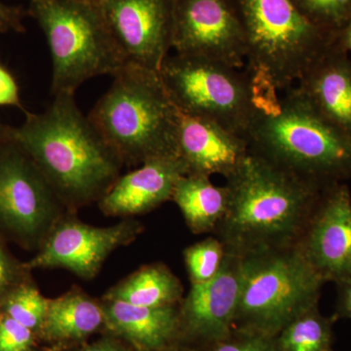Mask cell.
<instances>
[{
  "mask_svg": "<svg viewBox=\"0 0 351 351\" xmlns=\"http://www.w3.org/2000/svg\"><path fill=\"white\" fill-rule=\"evenodd\" d=\"M226 186L228 210L213 235L226 252L241 257L298 246L329 186L302 179L251 152Z\"/></svg>",
  "mask_w": 351,
  "mask_h": 351,
  "instance_id": "1",
  "label": "cell"
},
{
  "mask_svg": "<svg viewBox=\"0 0 351 351\" xmlns=\"http://www.w3.org/2000/svg\"><path fill=\"white\" fill-rule=\"evenodd\" d=\"M43 113L29 115L11 140L31 157L71 212L99 202L124 164L78 108L75 94L55 95Z\"/></svg>",
  "mask_w": 351,
  "mask_h": 351,
  "instance_id": "2",
  "label": "cell"
},
{
  "mask_svg": "<svg viewBox=\"0 0 351 351\" xmlns=\"http://www.w3.org/2000/svg\"><path fill=\"white\" fill-rule=\"evenodd\" d=\"M245 140L249 152L322 186L351 179V135L335 125L297 87L255 97Z\"/></svg>",
  "mask_w": 351,
  "mask_h": 351,
  "instance_id": "3",
  "label": "cell"
},
{
  "mask_svg": "<svg viewBox=\"0 0 351 351\" xmlns=\"http://www.w3.org/2000/svg\"><path fill=\"white\" fill-rule=\"evenodd\" d=\"M88 115L124 165L178 156L182 113L157 71L127 64Z\"/></svg>",
  "mask_w": 351,
  "mask_h": 351,
  "instance_id": "4",
  "label": "cell"
},
{
  "mask_svg": "<svg viewBox=\"0 0 351 351\" xmlns=\"http://www.w3.org/2000/svg\"><path fill=\"white\" fill-rule=\"evenodd\" d=\"M247 38V73L254 92L292 87L331 49L338 34L313 24L293 0H237Z\"/></svg>",
  "mask_w": 351,
  "mask_h": 351,
  "instance_id": "5",
  "label": "cell"
},
{
  "mask_svg": "<svg viewBox=\"0 0 351 351\" xmlns=\"http://www.w3.org/2000/svg\"><path fill=\"white\" fill-rule=\"evenodd\" d=\"M29 11L49 44L54 96L127 64L95 0H31Z\"/></svg>",
  "mask_w": 351,
  "mask_h": 351,
  "instance_id": "6",
  "label": "cell"
},
{
  "mask_svg": "<svg viewBox=\"0 0 351 351\" xmlns=\"http://www.w3.org/2000/svg\"><path fill=\"white\" fill-rule=\"evenodd\" d=\"M324 284L299 246L243 256L234 328L276 338L300 314L319 306Z\"/></svg>",
  "mask_w": 351,
  "mask_h": 351,
  "instance_id": "7",
  "label": "cell"
},
{
  "mask_svg": "<svg viewBox=\"0 0 351 351\" xmlns=\"http://www.w3.org/2000/svg\"><path fill=\"white\" fill-rule=\"evenodd\" d=\"M159 75L182 114L211 120L245 138L256 108L247 71L207 58L176 54L164 60Z\"/></svg>",
  "mask_w": 351,
  "mask_h": 351,
  "instance_id": "8",
  "label": "cell"
},
{
  "mask_svg": "<svg viewBox=\"0 0 351 351\" xmlns=\"http://www.w3.org/2000/svg\"><path fill=\"white\" fill-rule=\"evenodd\" d=\"M68 212L22 147L0 154V228L40 248Z\"/></svg>",
  "mask_w": 351,
  "mask_h": 351,
  "instance_id": "9",
  "label": "cell"
},
{
  "mask_svg": "<svg viewBox=\"0 0 351 351\" xmlns=\"http://www.w3.org/2000/svg\"><path fill=\"white\" fill-rule=\"evenodd\" d=\"M172 48L241 69L247 38L237 0H174Z\"/></svg>",
  "mask_w": 351,
  "mask_h": 351,
  "instance_id": "10",
  "label": "cell"
},
{
  "mask_svg": "<svg viewBox=\"0 0 351 351\" xmlns=\"http://www.w3.org/2000/svg\"><path fill=\"white\" fill-rule=\"evenodd\" d=\"M143 230L144 226L136 219H125L114 226L98 228L83 223L75 212H68L53 226L36 257L25 267L64 269L91 280L113 251L132 243Z\"/></svg>",
  "mask_w": 351,
  "mask_h": 351,
  "instance_id": "11",
  "label": "cell"
},
{
  "mask_svg": "<svg viewBox=\"0 0 351 351\" xmlns=\"http://www.w3.org/2000/svg\"><path fill=\"white\" fill-rule=\"evenodd\" d=\"M127 64L159 73L173 43L174 0H95Z\"/></svg>",
  "mask_w": 351,
  "mask_h": 351,
  "instance_id": "12",
  "label": "cell"
},
{
  "mask_svg": "<svg viewBox=\"0 0 351 351\" xmlns=\"http://www.w3.org/2000/svg\"><path fill=\"white\" fill-rule=\"evenodd\" d=\"M298 246L325 283L351 279V193L346 182L324 189Z\"/></svg>",
  "mask_w": 351,
  "mask_h": 351,
  "instance_id": "13",
  "label": "cell"
},
{
  "mask_svg": "<svg viewBox=\"0 0 351 351\" xmlns=\"http://www.w3.org/2000/svg\"><path fill=\"white\" fill-rule=\"evenodd\" d=\"M242 283V257L226 252L219 274L191 285L179 304L181 337L201 346L230 336L234 329Z\"/></svg>",
  "mask_w": 351,
  "mask_h": 351,
  "instance_id": "14",
  "label": "cell"
},
{
  "mask_svg": "<svg viewBox=\"0 0 351 351\" xmlns=\"http://www.w3.org/2000/svg\"><path fill=\"white\" fill-rule=\"evenodd\" d=\"M184 175L186 168L179 156L152 159L120 176L99 201V208L106 216L121 218L149 213L172 200L176 184Z\"/></svg>",
  "mask_w": 351,
  "mask_h": 351,
  "instance_id": "15",
  "label": "cell"
},
{
  "mask_svg": "<svg viewBox=\"0 0 351 351\" xmlns=\"http://www.w3.org/2000/svg\"><path fill=\"white\" fill-rule=\"evenodd\" d=\"M178 156L186 174L228 179L249 154L248 143L211 120L181 115L178 133Z\"/></svg>",
  "mask_w": 351,
  "mask_h": 351,
  "instance_id": "16",
  "label": "cell"
},
{
  "mask_svg": "<svg viewBox=\"0 0 351 351\" xmlns=\"http://www.w3.org/2000/svg\"><path fill=\"white\" fill-rule=\"evenodd\" d=\"M297 89L335 125L351 135V58L335 44L298 82Z\"/></svg>",
  "mask_w": 351,
  "mask_h": 351,
  "instance_id": "17",
  "label": "cell"
},
{
  "mask_svg": "<svg viewBox=\"0 0 351 351\" xmlns=\"http://www.w3.org/2000/svg\"><path fill=\"white\" fill-rule=\"evenodd\" d=\"M106 326L142 351H159L181 338L179 306L145 307L101 299Z\"/></svg>",
  "mask_w": 351,
  "mask_h": 351,
  "instance_id": "18",
  "label": "cell"
},
{
  "mask_svg": "<svg viewBox=\"0 0 351 351\" xmlns=\"http://www.w3.org/2000/svg\"><path fill=\"white\" fill-rule=\"evenodd\" d=\"M103 326L106 315L101 301L75 286L49 299L40 332L51 341H73L87 338Z\"/></svg>",
  "mask_w": 351,
  "mask_h": 351,
  "instance_id": "19",
  "label": "cell"
},
{
  "mask_svg": "<svg viewBox=\"0 0 351 351\" xmlns=\"http://www.w3.org/2000/svg\"><path fill=\"white\" fill-rule=\"evenodd\" d=\"M172 200L193 234H213L228 210V189L216 186L208 176L186 174L178 180Z\"/></svg>",
  "mask_w": 351,
  "mask_h": 351,
  "instance_id": "20",
  "label": "cell"
},
{
  "mask_svg": "<svg viewBox=\"0 0 351 351\" xmlns=\"http://www.w3.org/2000/svg\"><path fill=\"white\" fill-rule=\"evenodd\" d=\"M101 298L137 306H175L184 298V286L167 265L154 263L140 267Z\"/></svg>",
  "mask_w": 351,
  "mask_h": 351,
  "instance_id": "21",
  "label": "cell"
},
{
  "mask_svg": "<svg viewBox=\"0 0 351 351\" xmlns=\"http://www.w3.org/2000/svg\"><path fill=\"white\" fill-rule=\"evenodd\" d=\"M332 319L325 317L319 306H314L291 321L276 337L279 351H329Z\"/></svg>",
  "mask_w": 351,
  "mask_h": 351,
  "instance_id": "22",
  "label": "cell"
},
{
  "mask_svg": "<svg viewBox=\"0 0 351 351\" xmlns=\"http://www.w3.org/2000/svg\"><path fill=\"white\" fill-rule=\"evenodd\" d=\"M49 299L44 298L38 288L24 283L11 291L0 302L1 311L32 332L40 331Z\"/></svg>",
  "mask_w": 351,
  "mask_h": 351,
  "instance_id": "23",
  "label": "cell"
},
{
  "mask_svg": "<svg viewBox=\"0 0 351 351\" xmlns=\"http://www.w3.org/2000/svg\"><path fill=\"white\" fill-rule=\"evenodd\" d=\"M226 253L225 245L215 235L184 249V260L191 285L213 279L223 265Z\"/></svg>",
  "mask_w": 351,
  "mask_h": 351,
  "instance_id": "24",
  "label": "cell"
},
{
  "mask_svg": "<svg viewBox=\"0 0 351 351\" xmlns=\"http://www.w3.org/2000/svg\"><path fill=\"white\" fill-rule=\"evenodd\" d=\"M295 5L321 29L338 34L351 18V0H293Z\"/></svg>",
  "mask_w": 351,
  "mask_h": 351,
  "instance_id": "25",
  "label": "cell"
},
{
  "mask_svg": "<svg viewBox=\"0 0 351 351\" xmlns=\"http://www.w3.org/2000/svg\"><path fill=\"white\" fill-rule=\"evenodd\" d=\"M199 351H279L276 338L234 328L221 341L201 346Z\"/></svg>",
  "mask_w": 351,
  "mask_h": 351,
  "instance_id": "26",
  "label": "cell"
},
{
  "mask_svg": "<svg viewBox=\"0 0 351 351\" xmlns=\"http://www.w3.org/2000/svg\"><path fill=\"white\" fill-rule=\"evenodd\" d=\"M32 330L0 311V351H27L32 343Z\"/></svg>",
  "mask_w": 351,
  "mask_h": 351,
  "instance_id": "27",
  "label": "cell"
},
{
  "mask_svg": "<svg viewBox=\"0 0 351 351\" xmlns=\"http://www.w3.org/2000/svg\"><path fill=\"white\" fill-rule=\"evenodd\" d=\"M19 274V265L0 246V302L14 289L25 283L18 282Z\"/></svg>",
  "mask_w": 351,
  "mask_h": 351,
  "instance_id": "28",
  "label": "cell"
},
{
  "mask_svg": "<svg viewBox=\"0 0 351 351\" xmlns=\"http://www.w3.org/2000/svg\"><path fill=\"white\" fill-rule=\"evenodd\" d=\"M0 106L21 107L17 83L2 66H0Z\"/></svg>",
  "mask_w": 351,
  "mask_h": 351,
  "instance_id": "29",
  "label": "cell"
},
{
  "mask_svg": "<svg viewBox=\"0 0 351 351\" xmlns=\"http://www.w3.org/2000/svg\"><path fill=\"white\" fill-rule=\"evenodd\" d=\"M338 301L335 318H348L351 320V279L337 284Z\"/></svg>",
  "mask_w": 351,
  "mask_h": 351,
  "instance_id": "30",
  "label": "cell"
},
{
  "mask_svg": "<svg viewBox=\"0 0 351 351\" xmlns=\"http://www.w3.org/2000/svg\"><path fill=\"white\" fill-rule=\"evenodd\" d=\"M21 15L19 9L11 8L0 2V32L11 29H22Z\"/></svg>",
  "mask_w": 351,
  "mask_h": 351,
  "instance_id": "31",
  "label": "cell"
},
{
  "mask_svg": "<svg viewBox=\"0 0 351 351\" xmlns=\"http://www.w3.org/2000/svg\"><path fill=\"white\" fill-rule=\"evenodd\" d=\"M337 44L346 52H351V18L346 27L339 32Z\"/></svg>",
  "mask_w": 351,
  "mask_h": 351,
  "instance_id": "32",
  "label": "cell"
},
{
  "mask_svg": "<svg viewBox=\"0 0 351 351\" xmlns=\"http://www.w3.org/2000/svg\"><path fill=\"white\" fill-rule=\"evenodd\" d=\"M82 351H127L121 348L119 343H114V341H98V343H93V345L87 346L84 350Z\"/></svg>",
  "mask_w": 351,
  "mask_h": 351,
  "instance_id": "33",
  "label": "cell"
},
{
  "mask_svg": "<svg viewBox=\"0 0 351 351\" xmlns=\"http://www.w3.org/2000/svg\"><path fill=\"white\" fill-rule=\"evenodd\" d=\"M4 133H5V132L2 131L1 127H0V137H2Z\"/></svg>",
  "mask_w": 351,
  "mask_h": 351,
  "instance_id": "34",
  "label": "cell"
},
{
  "mask_svg": "<svg viewBox=\"0 0 351 351\" xmlns=\"http://www.w3.org/2000/svg\"><path fill=\"white\" fill-rule=\"evenodd\" d=\"M171 348H172V346H171ZM171 348H165V350H159V351H170Z\"/></svg>",
  "mask_w": 351,
  "mask_h": 351,
  "instance_id": "35",
  "label": "cell"
},
{
  "mask_svg": "<svg viewBox=\"0 0 351 351\" xmlns=\"http://www.w3.org/2000/svg\"><path fill=\"white\" fill-rule=\"evenodd\" d=\"M329 351H332V350H329Z\"/></svg>",
  "mask_w": 351,
  "mask_h": 351,
  "instance_id": "36",
  "label": "cell"
}]
</instances>
